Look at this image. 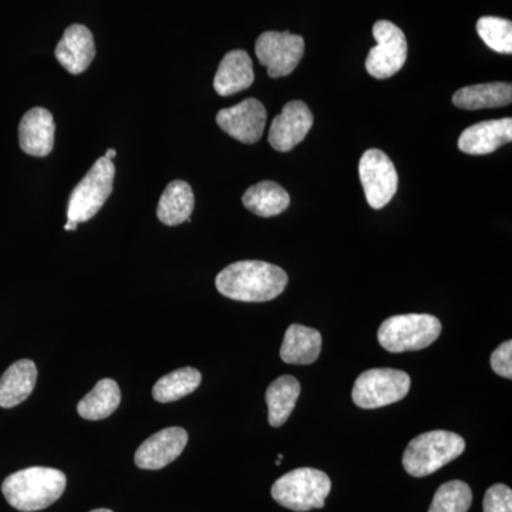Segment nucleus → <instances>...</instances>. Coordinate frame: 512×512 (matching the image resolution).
Wrapping results in <instances>:
<instances>
[{
    "label": "nucleus",
    "mask_w": 512,
    "mask_h": 512,
    "mask_svg": "<svg viewBox=\"0 0 512 512\" xmlns=\"http://www.w3.org/2000/svg\"><path fill=\"white\" fill-rule=\"evenodd\" d=\"M215 285L222 296L232 301L268 302L285 291L288 275L268 262L239 261L222 269Z\"/></svg>",
    "instance_id": "obj_1"
},
{
    "label": "nucleus",
    "mask_w": 512,
    "mask_h": 512,
    "mask_svg": "<svg viewBox=\"0 0 512 512\" xmlns=\"http://www.w3.org/2000/svg\"><path fill=\"white\" fill-rule=\"evenodd\" d=\"M66 476L56 468L30 467L3 481L2 493L16 510L33 512L55 504L66 490Z\"/></svg>",
    "instance_id": "obj_2"
},
{
    "label": "nucleus",
    "mask_w": 512,
    "mask_h": 512,
    "mask_svg": "<svg viewBox=\"0 0 512 512\" xmlns=\"http://www.w3.org/2000/svg\"><path fill=\"white\" fill-rule=\"evenodd\" d=\"M466 450V441L453 431L434 430L420 434L404 450L403 467L412 477L431 476L456 460Z\"/></svg>",
    "instance_id": "obj_3"
},
{
    "label": "nucleus",
    "mask_w": 512,
    "mask_h": 512,
    "mask_svg": "<svg viewBox=\"0 0 512 512\" xmlns=\"http://www.w3.org/2000/svg\"><path fill=\"white\" fill-rule=\"evenodd\" d=\"M332 490L328 474L316 468H296L272 485V498L289 510L306 512L325 507Z\"/></svg>",
    "instance_id": "obj_4"
},
{
    "label": "nucleus",
    "mask_w": 512,
    "mask_h": 512,
    "mask_svg": "<svg viewBox=\"0 0 512 512\" xmlns=\"http://www.w3.org/2000/svg\"><path fill=\"white\" fill-rule=\"evenodd\" d=\"M440 333L441 322L436 316L409 313L384 320L377 332V339L387 352H416L433 345Z\"/></svg>",
    "instance_id": "obj_5"
},
{
    "label": "nucleus",
    "mask_w": 512,
    "mask_h": 512,
    "mask_svg": "<svg viewBox=\"0 0 512 512\" xmlns=\"http://www.w3.org/2000/svg\"><path fill=\"white\" fill-rule=\"evenodd\" d=\"M114 175L116 167L113 161L99 158L86 177L74 187L67 207V221L80 224L92 220L113 192Z\"/></svg>",
    "instance_id": "obj_6"
},
{
    "label": "nucleus",
    "mask_w": 512,
    "mask_h": 512,
    "mask_svg": "<svg viewBox=\"0 0 512 512\" xmlns=\"http://www.w3.org/2000/svg\"><path fill=\"white\" fill-rule=\"evenodd\" d=\"M410 386L412 379L402 370L370 369L357 377L352 399L360 409H380L403 400Z\"/></svg>",
    "instance_id": "obj_7"
},
{
    "label": "nucleus",
    "mask_w": 512,
    "mask_h": 512,
    "mask_svg": "<svg viewBox=\"0 0 512 512\" xmlns=\"http://www.w3.org/2000/svg\"><path fill=\"white\" fill-rule=\"evenodd\" d=\"M377 45L370 49L366 70L375 79L384 80L402 70L407 60V40L403 30L389 20H379L373 26Z\"/></svg>",
    "instance_id": "obj_8"
},
{
    "label": "nucleus",
    "mask_w": 512,
    "mask_h": 512,
    "mask_svg": "<svg viewBox=\"0 0 512 512\" xmlns=\"http://www.w3.org/2000/svg\"><path fill=\"white\" fill-rule=\"evenodd\" d=\"M259 63L272 79L289 76L305 53V40L291 32H265L255 43Z\"/></svg>",
    "instance_id": "obj_9"
},
{
    "label": "nucleus",
    "mask_w": 512,
    "mask_h": 512,
    "mask_svg": "<svg viewBox=\"0 0 512 512\" xmlns=\"http://www.w3.org/2000/svg\"><path fill=\"white\" fill-rule=\"evenodd\" d=\"M359 177L366 200L373 210H382L393 200L399 177L393 161L382 150H367L360 158Z\"/></svg>",
    "instance_id": "obj_10"
},
{
    "label": "nucleus",
    "mask_w": 512,
    "mask_h": 512,
    "mask_svg": "<svg viewBox=\"0 0 512 512\" xmlns=\"http://www.w3.org/2000/svg\"><path fill=\"white\" fill-rule=\"evenodd\" d=\"M312 126L311 109L303 101H289L282 109V113L272 121L269 128V144L281 153L291 151L305 140Z\"/></svg>",
    "instance_id": "obj_11"
},
{
    "label": "nucleus",
    "mask_w": 512,
    "mask_h": 512,
    "mask_svg": "<svg viewBox=\"0 0 512 512\" xmlns=\"http://www.w3.org/2000/svg\"><path fill=\"white\" fill-rule=\"evenodd\" d=\"M217 123L228 136L244 144H255L261 140L266 124L264 104L256 99H247L237 106L218 111Z\"/></svg>",
    "instance_id": "obj_12"
},
{
    "label": "nucleus",
    "mask_w": 512,
    "mask_h": 512,
    "mask_svg": "<svg viewBox=\"0 0 512 512\" xmlns=\"http://www.w3.org/2000/svg\"><path fill=\"white\" fill-rule=\"evenodd\" d=\"M187 443V431L181 427H168L144 441L134 460L143 470H161L181 456Z\"/></svg>",
    "instance_id": "obj_13"
},
{
    "label": "nucleus",
    "mask_w": 512,
    "mask_h": 512,
    "mask_svg": "<svg viewBox=\"0 0 512 512\" xmlns=\"http://www.w3.org/2000/svg\"><path fill=\"white\" fill-rule=\"evenodd\" d=\"M55 120L43 107H35L23 116L19 124V144L23 153L32 157H47L55 146Z\"/></svg>",
    "instance_id": "obj_14"
},
{
    "label": "nucleus",
    "mask_w": 512,
    "mask_h": 512,
    "mask_svg": "<svg viewBox=\"0 0 512 512\" xmlns=\"http://www.w3.org/2000/svg\"><path fill=\"white\" fill-rule=\"evenodd\" d=\"M512 120H490L466 128L458 138V148L470 156H487L511 143Z\"/></svg>",
    "instance_id": "obj_15"
},
{
    "label": "nucleus",
    "mask_w": 512,
    "mask_h": 512,
    "mask_svg": "<svg viewBox=\"0 0 512 512\" xmlns=\"http://www.w3.org/2000/svg\"><path fill=\"white\" fill-rule=\"evenodd\" d=\"M55 55L57 62L62 64L67 72H86L96 56L92 32L83 25L69 26L57 43Z\"/></svg>",
    "instance_id": "obj_16"
},
{
    "label": "nucleus",
    "mask_w": 512,
    "mask_h": 512,
    "mask_svg": "<svg viewBox=\"0 0 512 512\" xmlns=\"http://www.w3.org/2000/svg\"><path fill=\"white\" fill-rule=\"evenodd\" d=\"M254 64L244 50L227 53L218 67L214 79L215 92L222 97L247 90L254 83Z\"/></svg>",
    "instance_id": "obj_17"
},
{
    "label": "nucleus",
    "mask_w": 512,
    "mask_h": 512,
    "mask_svg": "<svg viewBox=\"0 0 512 512\" xmlns=\"http://www.w3.org/2000/svg\"><path fill=\"white\" fill-rule=\"evenodd\" d=\"M37 382V367L32 360L13 363L0 377V407L12 409L29 399Z\"/></svg>",
    "instance_id": "obj_18"
},
{
    "label": "nucleus",
    "mask_w": 512,
    "mask_h": 512,
    "mask_svg": "<svg viewBox=\"0 0 512 512\" xmlns=\"http://www.w3.org/2000/svg\"><path fill=\"white\" fill-rule=\"evenodd\" d=\"M322 352V335L308 326H289L281 348V359L288 365H312Z\"/></svg>",
    "instance_id": "obj_19"
},
{
    "label": "nucleus",
    "mask_w": 512,
    "mask_h": 512,
    "mask_svg": "<svg viewBox=\"0 0 512 512\" xmlns=\"http://www.w3.org/2000/svg\"><path fill=\"white\" fill-rule=\"evenodd\" d=\"M511 100V83L503 82L463 87L453 96L454 106L463 110L497 109L510 106Z\"/></svg>",
    "instance_id": "obj_20"
},
{
    "label": "nucleus",
    "mask_w": 512,
    "mask_h": 512,
    "mask_svg": "<svg viewBox=\"0 0 512 512\" xmlns=\"http://www.w3.org/2000/svg\"><path fill=\"white\" fill-rule=\"evenodd\" d=\"M194 205L195 198L191 185L181 180L171 181L158 202V220L168 227L191 222Z\"/></svg>",
    "instance_id": "obj_21"
},
{
    "label": "nucleus",
    "mask_w": 512,
    "mask_h": 512,
    "mask_svg": "<svg viewBox=\"0 0 512 512\" xmlns=\"http://www.w3.org/2000/svg\"><path fill=\"white\" fill-rule=\"evenodd\" d=\"M242 204L258 217L271 218L288 210L291 197L284 187L274 181H261L245 191Z\"/></svg>",
    "instance_id": "obj_22"
},
{
    "label": "nucleus",
    "mask_w": 512,
    "mask_h": 512,
    "mask_svg": "<svg viewBox=\"0 0 512 512\" xmlns=\"http://www.w3.org/2000/svg\"><path fill=\"white\" fill-rule=\"evenodd\" d=\"M299 394H301V383L289 375L279 377L266 389L268 420L272 427L284 426L295 409Z\"/></svg>",
    "instance_id": "obj_23"
},
{
    "label": "nucleus",
    "mask_w": 512,
    "mask_h": 512,
    "mask_svg": "<svg viewBox=\"0 0 512 512\" xmlns=\"http://www.w3.org/2000/svg\"><path fill=\"white\" fill-rule=\"evenodd\" d=\"M121 393L119 384L111 379L100 380L92 392L77 404V412L86 420H103L119 409Z\"/></svg>",
    "instance_id": "obj_24"
},
{
    "label": "nucleus",
    "mask_w": 512,
    "mask_h": 512,
    "mask_svg": "<svg viewBox=\"0 0 512 512\" xmlns=\"http://www.w3.org/2000/svg\"><path fill=\"white\" fill-rule=\"evenodd\" d=\"M201 373L194 367H183L161 377L153 389V397L160 403L177 402L200 387Z\"/></svg>",
    "instance_id": "obj_25"
},
{
    "label": "nucleus",
    "mask_w": 512,
    "mask_h": 512,
    "mask_svg": "<svg viewBox=\"0 0 512 512\" xmlns=\"http://www.w3.org/2000/svg\"><path fill=\"white\" fill-rule=\"evenodd\" d=\"M473 504V491L464 481H448L434 494L429 512H467Z\"/></svg>",
    "instance_id": "obj_26"
},
{
    "label": "nucleus",
    "mask_w": 512,
    "mask_h": 512,
    "mask_svg": "<svg viewBox=\"0 0 512 512\" xmlns=\"http://www.w3.org/2000/svg\"><path fill=\"white\" fill-rule=\"evenodd\" d=\"M477 33L481 40L494 52L501 55L512 53V23L511 20L484 16L478 19Z\"/></svg>",
    "instance_id": "obj_27"
},
{
    "label": "nucleus",
    "mask_w": 512,
    "mask_h": 512,
    "mask_svg": "<svg viewBox=\"0 0 512 512\" xmlns=\"http://www.w3.org/2000/svg\"><path fill=\"white\" fill-rule=\"evenodd\" d=\"M484 512H512V491L505 484L488 488L483 501Z\"/></svg>",
    "instance_id": "obj_28"
},
{
    "label": "nucleus",
    "mask_w": 512,
    "mask_h": 512,
    "mask_svg": "<svg viewBox=\"0 0 512 512\" xmlns=\"http://www.w3.org/2000/svg\"><path fill=\"white\" fill-rule=\"evenodd\" d=\"M491 369L497 373L498 376L505 377V379H512V342L501 343L491 355Z\"/></svg>",
    "instance_id": "obj_29"
},
{
    "label": "nucleus",
    "mask_w": 512,
    "mask_h": 512,
    "mask_svg": "<svg viewBox=\"0 0 512 512\" xmlns=\"http://www.w3.org/2000/svg\"><path fill=\"white\" fill-rule=\"evenodd\" d=\"M64 229H66V231H76L77 224L76 222L67 221V224L64 225Z\"/></svg>",
    "instance_id": "obj_30"
},
{
    "label": "nucleus",
    "mask_w": 512,
    "mask_h": 512,
    "mask_svg": "<svg viewBox=\"0 0 512 512\" xmlns=\"http://www.w3.org/2000/svg\"><path fill=\"white\" fill-rule=\"evenodd\" d=\"M117 156V151L116 150H113V148H110L109 151H107L106 153V158H109V160L113 161V158H116Z\"/></svg>",
    "instance_id": "obj_31"
},
{
    "label": "nucleus",
    "mask_w": 512,
    "mask_h": 512,
    "mask_svg": "<svg viewBox=\"0 0 512 512\" xmlns=\"http://www.w3.org/2000/svg\"><path fill=\"white\" fill-rule=\"evenodd\" d=\"M90 512H113V511L106 510V508H100V510H94V511H90Z\"/></svg>",
    "instance_id": "obj_32"
}]
</instances>
